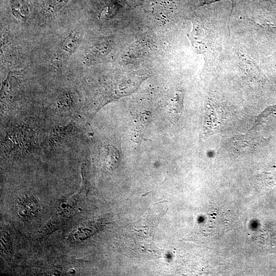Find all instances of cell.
Here are the masks:
<instances>
[{"label":"cell","mask_w":276,"mask_h":276,"mask_svg":"<svg viewBox=\"0 0 276 276\" xmlns=\"http://www.w3.org/2000/svg\"><path fill=\"white\" fill-rule=\"evenodd\" d=\"M80 42V34L76 31L70 33L60 44L58 58L61 60L67 58L75 50Z\"/></svg>","instance_id":"cell-3"},{"label":"cell","mask_w":276,"mask_h":276,"mask_svg":"<svg viewBox=\"0 0 276 276\" xmlns=\"http://www.w3.org/2000/svg\"><path fill=\"white\" fill-rule=\"evenodd\" d=\"M7 146L15 151H23L29 147L31 135L26 129L17 128L14 129L8 134Z\"/></svg>","instance_id":"cell-2"},{"label":"cell","mask_w":276,"mask_h":276,"mask_svg":"<svg viewBox=\"0 0 276 276\" xmlns=\"http://www.w3.org/2000/svg\"><path fill=\"white\" fill-rule=\"evenodd\" d=\"M14 15L19 19H24L28 14V8L23 0H10Z\"/></svg>","instance_id":"cell-5"},{"label":"cell","mask_w":276,"mask_h":276,"mask_svg":"<svg viewBox=\"0 0 276 276\" xmlns=\"http://www.w3.org/2000/svg\"><path fill=\"white\" fill-rule=\"evenodd\" d=\"M106 165L113 168L117 166L120 159V154L117 149L112 146L106 147L104 151Z\"/></svg>","instance_id":"cell-4"},{"label":"cell","mask_w":276,"mask_h":276,"mask_svg":"<svg viewBox=\"0 0 276 276\" xmlns=\"http://www.w3.org/2000/svg\"><path fill=\"white\" fill-rule=\"evenodd\" d=\"M194 24L191 39L194 48L209 61H214L221 51L222 39L212 27L200 22Z\"/></svg>","instance_id":"cell-1"}]
</instances>
